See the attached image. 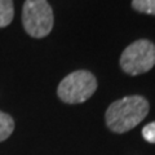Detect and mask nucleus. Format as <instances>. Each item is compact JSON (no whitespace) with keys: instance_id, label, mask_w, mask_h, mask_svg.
Returning a JSON list of instances; mask_svg holds the SVG:
<instances>
[{"instance_id":"nucleus-2","label":"nucleus","mask_w":155,"mask_h":155,"mask_svg":"<svg viewBox=\"0 0 155 155\" xmlns=\"http://www.w3.org/2000/svg\"><path fill=\"white\" fill-rule=\"evenodd\" d=\"M96 89V76L87 70H78L61 80L57 94L65 104H81L91 98Z\"/></svg>"},{"instance_id":"nucleus-5","label":"nucleus","mask_w":155,"mask_h":155,"mask_svg":"<svg viewBox=\"0 0 155 155\" xmlns=\"http://www.w3.org/2000/svg\"><path fill=\"white\" fill-rule=\"evenodd\" d=\"M13 0H0V27H7L13 21Z\"/></svg>"},{"instance_id":"nucleus-3","label":"nucleus","mask_w":155,"mask_h":155,"mask_svg":"<svg viewBox=\"0 0 155 155\" xmlns=\"http://www.w3.org/2000/svg\"><path fill=\"white\" fill-rule=\"evenodd\" d=\"M22 23L32 38H44L52 31L53 12L47 0H26L22 9Z\"/></svg>"},{"instance_id":"nucleus-8","label":"nucleus","mask_w":155,"mask_h":155,"mask_svg":"<svg viewBox=\"0 0 155 155\" xmlns=\"http://www.w3.org/2000/svg\"><path fill=\"white\" fill-rule=\"evenodd\" d=\"M142 137L150 143H155V122L149 123L142 129Z\"/></svg>"},{"instance_id":"nucleus-6","label":"nucleus","mask_w":155,"mask_h":155,"mask_svg":"<svg viewBox=\"0 0 155 155\" xmlns=\"http://www.w3.org/2000/svg\"><path fill=\"white\" fill-rule=\"evenodd\" d=\"M14 130V120L9 114L0 111V142L5 140L13 133Z\"/></svg>"},{"instance_id":"nucleus-1","label":"nucleus","mask_w":155,"mask_h":155,"mask_svg":"<svg viewBox=\"0 0 155 155\" xmlns=\"http://www.w3.org/2000/svg\"><path fill=\"white\" fill-rule=\"evenodd\" d=\"M149 102L142 96H127L113 102L106 110L105 120L110 130L125 133L146 118Z\"/></svg>"},{"instance_id":"nucleus-7","label":"nucleus","mask_w":155,"mask_h":155,"mask_svg":"<svg viewBox=\"0 0 155 155\" xmlns=\"http://www.w3.org/2000/svg\"><path fill=\"white\" fill-rule=\"evenodd\" d=\"M132 7L137 12L155 16V0H133Z\"/></svg>"},{"instance_id":"nucleus-4","label":"nucleus","mask_w":155,"mask_h":155,"mask_svg":"<svg viewBox=\"0 0 155 155\" xmlns=\"http://www.w3.org/2000/svg\"><path fill=\"white\" fill-rule=\"evenodd\" d=\"M155 65V44L146 39L132 43L120 56V66L129 75L150 71Z\"/></svg>"}]
</instances>
